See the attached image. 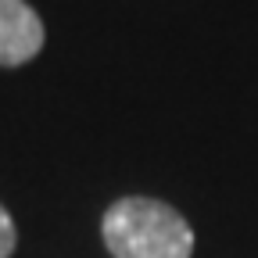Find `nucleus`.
Here are the masks:
<instances>
[{
    "label": "nucleus",
    "mask_w": 258,
    "mask_h": 258,
    "mask_svg": "<svg viewBox=\"0 0 258 258\" xmlns=\"http://www.w3.org/2000/svg\"><path fill=\"white\" fill-rule=\"evenodd\" d=\"M101 237L111 258H190L194 230L165 201L122 198L101 219Z\"/></svg>",
    "instance_id": "obj_1"
},
{
    "label": "nucleus",
    "mask_w": 258,
    "mask_h": 258,
    "mask_svg": "<svg viewBox=\"0 0 258 258\" xmlns=\"http://www.w3.org/2000/svg\"><path fill=\"white\" fill-rule=\"evenodd\" d=\"M43 22L25 0H0V69H18L43 50Z\"/></svg>",
    "instance_id": "obj_2"
},
{
    "label": "nucleus",
    "mask_w": 258,
    "mask_h": 258,
    "mask_svg": "<svg viewBox=\"0 0 258 258\" xmlns=\"http://www.w3.org/2000/svg\"><path fill=\"white\" fill-rule=\"evenodd\" d=\"M18 244V230H15V219L8 215V208L0 205V258H11Z\"/></svg>",
    "instance_id": "obj_3"
}]
</instances>
